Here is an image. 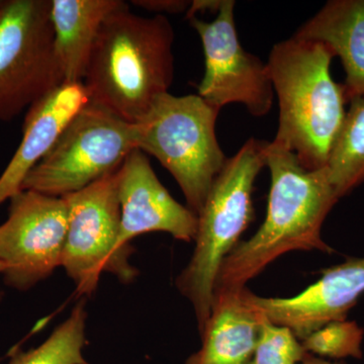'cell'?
<instances>
[{"instance_id": "ac0fdd59", "label": "cell", "mask_w": 364, "mask_h": 364, "mask_svg": "<svg viewBox=\"0 0 364 364\" xmlns=\"http://www.w3.org/2000/svg\"><path fill=\"white\" fill-rule=\"evenodd\" d=\"M85 299L40 346L14 354L9 364H90L83 358L85 345Z\"/></svg>"}, {"instance_id": "d4e9b609", "label": "cell", "mask_w": 364, "mask_h": 364, "mask_svg": "<svg viewBox=\"0 0 364 364\" xmlns=\"http://www.w3.org/2000/svg\"><path fill=\"white\" fill-rule=\"evenodd\" d=\"M2 1H0V6H1Z\"/></svg>"}, {"instance_id": "7a4b0ae2", "label": "cell", "mask_w": 364, "mask_h": 364, "mask_svg": "<svg viewBox=\"0 0 364 364\" xmlns=\"http://www.w3.org/2000/svg\"><path fill=\"white\" fill-rule=\"evenodd\" d=\"M174 32L164 14L151 18L128 4L105 18L83 85L90 104L136 124L173 81Z\"/></svg>"}, {"instance_id": "8fae6325", "label": "cell", "mask_w": 364, "mask_h": 364, "mask_svg": "<svg viewBox=\"0 0 364 364\" xmlns=\"http://www.w3.org/2000/svg\"><path fill=\"white\" fill-rule=\"evenodd\" d=\"M117 195L121 248L132 249L130 243L135 237L151 232H164L179 241H195L198 215L172 198L145 153L138 148L132 151L117 171Z\"/></svg>"}, {"instance_id": "30bf717a", "label": "cell", "mask_w": 364, "mask_h": 364, "mask_svg": "<svg viewBox=\"0 0 364 364\" xmlns=\"http://www.w3.org/2000/svg\"><path fill=\"white\" fill-rule=\"evenodd\" d=\"M235 4L233 0H223L210 23L196 16L189 18L205 52V71L198 95L220 111L225 105L240 104L253 117H262L272 109L274 90L267 63L242 47Z\"/></svg>"}, {"instance_id": "7c38bea8", "label": "cell", "mask_w": 364, "mask_h": 364, "mask_svg": "<svg viewBox=\"0 0 364 364\" xmlns=\"http://www.w3.org/2000/svg\"><path fill=\"white\" fill-rule=\"evenodd\" d=\"M364 294V256L348 257L327 268L322 277L291 298H263L249 291V299L269 322L289 328L303 341L334 321L346 320Z\"/></svg>"}, {"instance_id": "7402d4cb", "label": "cell", "mask_w": 364, "mask_h": 364, "mask_svg": "<svg viewBox=\"0 0 364 364\" xmlns=\"http://www.w3.org/2000/svg\"><path fill=\"white\" fill-rule=\"evenodd\" d=\"M221 0L219 1H210V0H195L191 1V6H189L188 11H186V18H191L193 16H196V13L200 11H219L220 7L222 6Z\"/></svg>"}, {"instance_id": "3957f363", "label": "cell", "mask_w": 364, "mask_h": 364, "mask_svg": "<svg viewBox=\"0 0 364 364\" xmlns=\"http://www.w3.org/2000/svg\"><path fill=\"white\" fill-rule=\"evenodd\" d=\"M334 53L324 43L293 37L273 46L267 63L279 105L274 142L309 170L327 166L343 126V85L330 72Z\"/></svg>"}, {"instance_id": "ffe728a7", "label": "cell", "mask_w": 364, "mask_h": 364, "mask_svg": "<svg viewBox=\"0 0 364 364\" xmlns=\"http://www.w3.org/2000/svg\"><path fill=\"white\" fill-rule=\"evenodd\" d=\"M308 354L289 328L267 318L261 326L251 364H299Z\"/></svg>"}, {"instance_id": "9c48e42d", "label": "cell", "mask_w": 364, "mask_h": 364, "mask_svg": "<svg viewBox=\"0 0 364 364\" xmlns=\"http://www.w3.org/2000/svg\"><path fill=\"white\" fill-rule=\"evenodd\" d=\"M68 229V205L57 198L21 189L11 198L0 225V261L7 286L28 291L62 267Z\"/></svg>"}, {"instance_id": "ba28073f", "label": "cell", "mask_w": 364, "mask_h": 364, "mask_svg": "<svg viewBox=\"0 0 364 364\" xmlns=\"http://www.w3.org/2000/svg\"><path fill=\"white\" fill-rule=\"evenodd\" d=\"M119 169L77 193L63 196L68 205V229L62 267L79 296L95 293L102 272L112 273L126 284L138 274L130 263L132 249L119 246Z\"/></svg>"}, {"instance_id": "5bb4252c", "label": "cell", "mask_w": 364, "mask_h": 364, "mask_svg": "<svg viewBox=\"0 0 364 364\" xmlns=\"http://www.w3.org/2000/svg\"><path fill=\"white\" fill-rule=\"evenodd\" d=\"M249 289H215L203 326L202 347L186 364H251L267 320L249 299Z\"/></svg>"}, {"instance_id": "5b68a950", "label": "cell", "mask_w": 364, "mask_h": 364, "mask_svg": "<svg viewBox=\"0 0 364 364\" xmlns=\"http://www.w3.org/2000/svg\"><path fill=\"white\" fill-rule=\"evenodd\" d=\"M219 112L200 95L166 92L135 124L136 148L168 170L196 215L228 159L215 136Z\"/></svg>"}, {"instance_id": "603a6c76", "label": "cell", "mask_w": 364, "mask_h": 364, "mask_svg": "<svg viewBox=\"0 0 364 364\" xmlns=\"http://www.w3.org/2000/svg\"><path fill=\"white\" fill-rule=\"evenodd\" d=\"M299 364H345L342 361L329 360V359L318 358L309 353Z\"/></svg>"}, {"instance_id": "e0dca14e", "label": "cell", "mask_w": 364, "mask_h": 364, "mask_svg": "<svg viewBox=\"0 0 364 364\" xmlns=\"http://www.w3.org/2000/svg\"><path fill=\"white\" fill-rule=\"evenodd\" d=\"M326 167L339 200L364 183V97L350 100Z\"/></svg>"}, {"instance_id": "277c9868", "label": "cell", "mask_w": 364, "mask_h": 364, "mask_svg": "<svg viewBox=\"0 0 364 364\" xmlns=\"http://www.w3.org/2000/svg\"><path fill=\"white\" fill-rule=\"evenodd\" d=\"M267 141L249 139L228 158L215 179L198 217L196 247L176 287L195 310L198 330L207 322L222 263L253 219L254 182L267 166Z\"/></svg>"}, {"instance_id": "2e32d148", "label": "cell", "mask_w": 364, "mask_h": 364, "mask_svg": "<svg viewBox=\"0 0 364 364\" xmlns=\"http://www.w3.org/2000/svg\"><path fill=\"white\" fill-rule=\"evenodd\" d=\"M126 6L121 0H51L55 53L64 82H83L100 26Z\"/></svg>"}, {"instance_id": "52a82bcc", "label": "cell", "mask_w": 364, "mask_h": 364, "mask_svg": "<svg viewBox=\"0 0 364 364\" xmlns=\"http://www.w3.org/2000/svg\"><path fill=\"white\" fill-rule=\"evenodd\" d=\"M51 0H7L0 6V121L63 85L54 47Z\"/></svg>"}, {"instance_id": "d6986e66", "label": "cell", "mask_w": 364, "mask_h": 364, "mask_svg": "<svg viewBox=\"0 0 364 364\" xmlns=\"http://www.w3.org/2000/svg\"><path fill=\"white\" fill-rule=\"evenodd\" d=\"M364 329L355 321H334L309 335L301 341L308 353L340 361L363 356Z\"/></svg>"}, {"instance_id": "8992f818", "label": "cell", "mask_w": 364, "mask_h": 364, "mask_svg": "<svg viewBox=\"0 0 364 364\" xmlns=\"http://www.w3.org/2000/svg\"><path fill=\"white\" fill-rule=\"evenodd\" d=\"M136 148L135 124L88 104L67 124L21 189L63 198L117 171Z\"/></svg>"}, {"instance_id": "cb8c5ba5", "label": "cell", "mask_w": 364, "mask_h": 364, "mask_svg": "<svg viewBox=\"0 0 364 364\" xmlns=\"http://www.w3.org/2000/svg\"><path fill=\"white\" fill-rule=\"evenodd\" d=\"M4 272H6V265L4 264V262L0 261V275H4ZM2 298V293L0 291V299Z\"/></svg>"}, {"instance_id": "44dd1931", "label": "cell", "mask_w": 364, "mask_h": 364, "mask_svg": "<svg viewBox=\"0 0 364 364\" xmlns=\"http://www.w3.org/2000/svg\"><path fill=\"white\" fill-rule=\"evenodd\" d=\"M132 4L146 11L163 16V13L181 14L188 11L191 2L184 0H134Z\"/></svg>"}, {"instance_id": "9a60e30c", "label": "cell", "mask_w": 364, "mask_h": 364, "mask_svg": "<svg viewBox=\"0 0 364 364\" xmlns=\"http://www.w3.org/2000/svg\"><path fill=\"white\" fill-rule=\"evenodd\" d=\"M327 45L343 64L347 102L364 97V0H331L294 33Z\"/></svg>"}, {"instance_id": "6da1fadb", "label": "cell", "mask_w": 364, "mask_h": 364, "mask_svg": "<svg viewBox=\"0 0 364 364\" xmlns=\"http://www.w3.org/2000/svg\"><path fill=\"white\" fill-rule=\"evenodd\" d=\"M272 176L267 217L247 241L239 242L222 263L215 289H241L273 261L291 251L332 253L321 236L323 224L338 202L327 167L309 170L280 144L268 142Z\"/></svg>"}, {"instance_id": "4fadbf2b", "label": "cell", "mask_w": 364, "mask_h": 364, "mask_svg": "<svg viewBox=\"0 0 364 364\" xmlns=\"http://www.w3.org/2000/svg\"><path fill=\"white\" fill-rule=\"evenodd\" d=\"M88 104L90 97L83 82L63 83L28 109L20 146L0 176V205L20 193L31 170Z\"/></svg>"}]
</instances>
